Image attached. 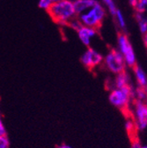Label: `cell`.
<instances>
[{"label": "cell", "mask_w": 147, "mask_h": 148, "mask_svg": "<svg viewBox=\"0 0 147 148\" xmlns=\"http://www.w3.org/2000/svg\"><path fill=\"white\" fill-rule=\"evenodd\" d=\"M73 3H74L76 14L80 16L81 14L94 7L99 2L97 0H74Z\"/></svg>", "instance_id": "obj_9"}, {"label": "cell", "mask_w": 147, "mask_h": 148, "mask_svg": "<svg viewBox=\"0 0 147 148\" xmlns=\"http://www.w3.org/2000/svg\"><path fill=\"white\" fill-rule=\"evenodd\" d=\"M104 17L105 9L100 3H98L91 10L79 16V18L83 24V26L97 29L101 27L102 21L104 20Z\"/></svg>", "instance_id": "obj_3"}, {"label": "cell", "mask_w": 147, "mask_h": 148, "mask_svg": "<svg viewBox=\"0 0 147 148\" xmlns=\"http://www.w3.org/2000/svg\"><path fill=\"white\" fill-rule=\"evenodd\" d=\"M104 64L109 71H111L116 75L125 71L127 65L122 53L114 49L107 54L104 58Z\"/></svg>", "instance_id": "obj_4"}, {"label": "cell", "mask_w": 147, "mask_h": 148, "mask_svg": "<svg viewBox=\"0 0 147 148\" xmlns=\"http://www.w3.org/2000/svg\"><path fill=\"white\" fill-rule=\"evenodd\" d=\"M51 5H52L51 0H39V3H38L39 7L46 11H48L50 8Z\"/></svg>", "instance_id": "obj_15"}, {"label": "cell", "mask_w": 147, "mask_h": 148, "mask_svg": "<svg viewBox=\"0 0 147 148\" xmlns=\"http://www.w3.org/2000/svg\"><path fill=\"white\" fill-rule=\"evenodd\" d=\"M47 12L55 22L64 26H68L69 22L77 15L74 3L71 0H64L59 3L52 4Z\"/></svg>", "instance_id": "obj_1"}, {"label": "cell", "mask_w": 147, "mask_h": 148, "mask_svg": "<svg viewBox=\"0 0 147 148\" xmlns=\"http://www.w3.org/2000/svg\"><path fill=\"white\" fill-rule=\"evenodd\" d=\"M143 40H144V46L147 48V33L144 34L143 36Z\"/></svg>", "instance_id": "obj_19"}, {"label": "cell", "mask_w": 147, "mask_h": 148, "mask_svg": "<svg viewBox=\"0 0 147 148\" xmlns=\"http://www.w3.org/2000/svg\"><path fill=\"white\" fill-rule=\"evenodd\" d=\"M136 18L137 21L139 29L143 34L147 33V17H144L143 13L136 12Z\"/></svg>", "instance_id": "obj_12"}, {"label": "cell", "mask_w": 147, "mask_h": 148, "mask_svg": "<svg viewBox=\"0 0 147 148\" xmlns=\"http://www.w3.org/2000/svg\"><path fill=\"white\" fill-rule=\"evenodd\" d=\"M5 135H6V130L3 121L1 120V122H0V136H5Z\"/></svg>", "instance_id": "obj_18"}, {"label": "cell", "mask_w": 147, "mask_h": 148, "mask_svg": "<svg viewBox=\"0 0 147 148\" xmlns=\"http://www.w3.org/2000/svg\"><path fill=\"white\" fill-rule=\"evenodd\" d=\"M64 0H51L52 4H55V3H59V2H62Z\"/></svg>", "instance_id": "obj_22"}, {"label": "cell", "mask_w": 147, "mask_h": 148, "mask_svg": "<svg viewBox=\"0 0 147 148\" xmlns=\"http://www.w3.org/2000/svg\"><path fill=\"white\" fill-rule=\"evenodd\" d=\"M9 145H10V142L7 135L0 136V148H9Z\"/></svg>", "instance_id": "obj_16"}, {"label": "cell", "mask_w": 147, "mask_h": 148, "mask_svg": "<svg viewBox=\"0 0 147 148\" xmlns=\"http://www.w3.org/2000/svg\"><path fill=\"white\" fill-rule=\"evenodd\" d=\"M96 34H97V30L95 28L85 27V26H83L78 31V35H79V40L81 41V42L84 45H85L87 47L90 45L92 38H94V37L96 35Z\"/></svg>", "instance_id": "obj_8"}, {"label": "cell", "mask_w": 147, "mask_h": 148, "mask_svg": "<svg viewBox=\"0 0 147 148\" xmlns=\"http://www.w3.org/2000/svg\"><path fill=\"white\" fill-rule=\"evenodd\" d=\"M116 21H117V23L118 25L120 26L121 28H125L126 27V23H125V20H124V18H123V15L122 13V12L118 9L116 13Z\"/></svg>", "instance_id": "obj_14"}, {"label": "cell", "mask_w": 147, "mask_h": 148, "mask_svg": "<svg viewBox=\"0 0 147 148\" xmlns=\"http://www.w3.org/2000/svg\"><path fill=\"white\" fill-rule=\"evenodd\" d=\"M142 148H147V145H144V146H142Z\"/></svg>", "instance_id": "obj_23"}, {"label": "cell", "mask_w": 147, "mask_h": 148, "mask_svg": "<svg viewBox=\"0 0 147 148\" xmlns=\"http://www.w3.org/2000/svg\"><path fill=\"white\" fill-rule=\"evenodd\" d=\"M146 12V16H147V8H146V12Z\"/></svg>", "instance_id": "obj_24"}, {"label": "cell", "mask_w": 147, "mask_h": 148, "mask_svg": "<svg viewBox=\"0 0 147 148\" xmlns=\"http://www.w3.org/2000/svg\"><path fill=\"white\" fill-rule=\"evenodd\" d=\"M132 69L134 71L135 78H136L138 86L147 89V75L145 74L144 71L138 64L134 66Z\"/></svg>", "instance_id": "obj_10"}, {"label": "cell", "mask_w": 147, "mask_h": 148, "mask_svg": "<svg viewBox=\"0 0 147 148\" xmlns=\"http://www.w3.org/2000/svg\"><path fill=\"white\" fill-rule=\"evenodd\" d=\"M109 101L113 106L121 109L128 116L127 113H130V105L134 101V90L131 86L122 88H115L110 91Z\"/></svg>", "instance_id": "obj_2"}, {"label": "cell", "mask_w": 147, "mask_h": 148, "mask_svg": "<svg viewBox=\"0 0 147 148\" xmlns=\"http://www.w3.org/2000/svg\"><path fill=\"white\" fill-rule=\"evenodd\" d=\"M102 2L107 5L109 12L111 13L113 16H116V13L118 9L116 8V5H115L113 0H102Z\"/></svg>", "instance_id": "obj_13"}, {"label": "cell", "mask_w": 147, "mask_h": 148, "mask_svg": "<svg viewBox=\"0 0 147 148\" xmlns=\"http://www.w3.org/2000/svg\"><path fill=\"white\" fill-rule=\"evenodd\" d=\"M129 1H130V4L132 5V7H134L137 5V3L139 1V0H129Z\"/></svg>", "instance_id": "obj_20"}, {"label": "cell", "mask_w": 147, "mask_h": 148, "mask_svg": "<svg viewBox=\"0 0 147 148\" xmlns=\"http://www.w3.org/2000/svg\"><path fill=\"white\" fill-rule=\"evenodd\" d=\"M132 117L135 120L137 128L139 131L147 128V103L134 101Z\"/></svg>", "instance_id": "obj_6"}, {"label": "cell", "mask_w": 147, "mask_h": 148, "mask_svg": "<svg viewBox=\"0 0 147 148\" xmlns=\"http://www.w3.org/2000/svg\"><path fill=\"white\" fill-rule=\"evenodd\" d=\"M117 42H118V50L123 56L127 66L131 67V68L136 66L137 65L136 55H135L133 47L131 44L130 41H129L127 35L125 34L120 33L118 34Z\"/></svg>", "instance_id": "obj_5"}, {"label": "cell", "mask_w": 147, "mask_h": 148, "mask_svg": "<svg viewBox=\"0 0 147 148\" xmlns=\"http://www.w3.org/2000/svg\"><path fill=\"white\" fill-rule=\"evenodd\" d=\"M103 61L104 58L102 55L92 48H88L81 57V62L83 65L90 71L100 65Z\"/></svg>", "instance_id": "obj_7"}, {"label": "cell", "mask_w": 147, "mask_h": 148, "mask_svg": "<svg viewBox=\"0 0 147 148\" xmlns=\"http://www.w3.org/2000/svg\"><path fill=\"white\" fill-rule=\"evenodd\" d=\"M131 148H142V145H140V142H139V139H138L137 136L131 138Z\"/></svg>", "instance_id": "obj_17"}, {"label": "cell", "mask_w": 147, "mask_h": 148, "mask_svg": "<svg viewBox=\"0 0 147 148\" xmlns=\"http://www.w3.org/2000/svg\"><path fill=\"white\" fill-rule=\"evenodd\" d=\"M57 148H71V146L69 145H66V144H62V145H59Z\"/></svg>", "instance_id": "obj_21"}, {"label": "cell", "mask_w": 147, "mask_h": 148, "mask_svg": "<svg viewBox=\"0 0 147 148\" xmlns=\"http://www.w3.org/2000/svg\"><path fill=\"white\" fill-rule=\"evenodd\" d=\"M114 86L115 88H122L128 86H131L129 74L126 71H123L116 75V78L114 79Z\"/></svg>", "instance_id": "obj_11"}]
</instances>
